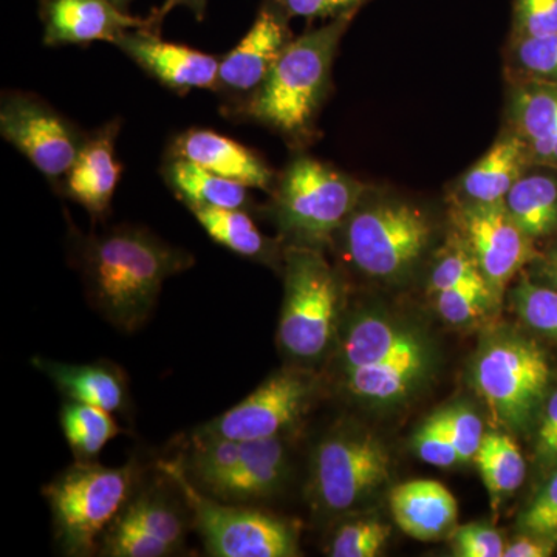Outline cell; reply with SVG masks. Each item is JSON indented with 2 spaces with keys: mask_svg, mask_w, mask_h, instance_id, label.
<instances>
[{
  "mask_svg": "<svg viewBox=\"0 0 557 557\" xmlns=\"http://www.w3.org/2000/svg\"><path fill=\"white\" fill-rule=\"evenodd\" d=\"M110 2H112L113 5L119 7L121 10L129 11V5L132 2H135V0H110Z\"/></svg>",
  "mask_w": 557,
  "mask_h": 557,
  "instance_id": "bcb514c9",
  "label": "cell"
},
{
  "mask_svg": "<svg viewBox=\"0 0 557 557\" xmlns=\"http://www.w3.org/2000/svg\"><path fill=\"white\" fill-rule=\"evenodd\" d=\"M542 276L547 278L553 288L557 289V248L548 252L547 258L542 260Z\"/></svg>",
  "mask_w": 557,
  "mask_h": 557,
  "instance_id": "f6af8a7d",
  "label": "cell"
},
{
  "mask_svg": "<svg viewBox=\"0 0 557 557\" xmlns=\"http://www.w3.org/2000/svg\"><path fill=\"white\" fill-rule=\"evenodd\" d=\"M391 511L403 533L435 541L456 523L458 507L448 487L435 480H412L392 490Z\"/></svg>",
  "mask_w": 557,
  "mask_h": 557,
  "instance_id": "44dd1931",
  "label": "cell"
},
{
  "mask_svg": "<svg viewBox=\"0 0 557 557\" xmlns=\"http://www.w3.org/2000/svg\"><path fill=\"white\" fill-rule=\"evenodd\" d=\"M166 156L183 157L220 177L271 193L276 174L256 150L209 129H188L172 139Z\"/></svg>",
  "mask_w": 557,
  "mask_h": 557,
  "instance_id": "ac0fdd59",
  "label": "cell"
},
{
  "mask_svg": "<svg viewBox=\"0 0 557 557\" xmlns=\"http://www.w3.org/2000/svg\"><path fill=\"white\" fill-rule=\"evenodd\" d=\"M431 237V222L416 205L369 200L366 194L335 240H341L351 267L366 276L395 278L416 265Z\"/></svg>",
  "mask_w": 557,
  "mask_h": 557,
  "instance_id": "5b68a950",
  "label": "cell"
},
{
  "mask_svg": "<svg viewBox=\"0 0 557 557\" xmlns=\"http://www.w3.org/2000/svg\"><path fill=\"white\" fill-rule=\"evenodd\" d=\"M424 369V351L343 370L344 383L354 397L386 403L405 397Z\"/></svg>",
  "mask_w": 557,
  "mask_h": 557,
  "instance_id": "4316f807",
  "label": "cell"
},
{
  "mask_svg": "<svg viewBox=\"0 0 557 557\" xmlns=\"http://www.w3.org/2000/svg\"><path fill=\"white\" fill-rule=\"evenodd\" d=\"M547 355L525 339H500L480 355L474 380L480 397L500 423L522 426L547 391Z\"/></svg>",
  "mask_w": 557,
  "mask_h": 557,
  "instance_id": "9c48e42d",
  "label": "cell"
},
{
  "mask_svg": "<svg viewBox=\"0 0 557 557\" xmlns=\"http://www.w3.org/2000/svg\"><path fill=\"white\" fill-rule=\"evenodd\" d=\"M530 150L515 131H505L490 150L465 172L457 186V201L504 203L509 189L531 166Z\"/></svg>",
  "mask_w": 557,
  "mask_h": 557,
  "instance_id": "ffe728a7",
  "label": "cell"
},
{
  "mask_svg": "<svg viewBox=\"0 0 557 557\" xmlns=\"http://www.w3.org/2000/svg\"><path fill=\"white\" fill-rule=\"evenodd\" d=\"M493 296L486 282L445 289V292L437 293L438 313L449 324H467L485 310Z\"/></svg>",
  "mask_w": 557,
  "mask_h": 557,
  "instance_id": "836d02e7",
  "label": "cell"
},
{
  "mask_svg": "<svg viewBox=\"0 0 557 557\" xmlns=\"http://www.w3.org/2000/svg\"><path fill=\"white\" fill-rule=\"evenodd\" d=\"M357 14L358 11H350L289 40L244 121L276 132L292 146L310 141L319 110L329 95L341 39Z\"/></svg>",
  "mask_w": 557,
  "mask_h": 557,
  "instance_id": "7a4b0ae2",
  "label": "cell"
},
{
  "mask_svg": "<svg viewBox=\"0 0 557 557\" xmlns=\"http://www.w3.org/2000/svg\"><path fill=\"white\" fill-rule=\"evenodd\" d=\"M135 465L106 468L78 461L44 487L65 555L100 552L101 539L134 496Z\"/></svg>",
  "mask_w": 557,
  "mask_h": 557,
  "instance_id": "277c9868",
  "label": "cell"
},
{
  "mask_svg": "<svg viewBox=\"0 0 557 557\" xmlns=\"http://www.w3.org/2000/svg\"><path fill=\"white\" fill-rule=\"evenodd\" d=\"M42 40L47 47L115 44L126 32L160 30L153 17H138L110 0H39Z\"/></svg>",
  "mask_w": 557,
  "mask_h": 557,
  "instance_id": "2e32d148",
  "label": "cell"
},
{
  "mask_svg": "<svg viewBox=\"0 0 557 557\" xmlns=\"http://www.w3.org/2000/svg\"><path fill=\"white\" fill-rule=\"evenodd\" d=\"M194 218L215 244L240 258L274 265L277 247L258 228L245 209L193 208Z\"/></svg>",
  "mask_w": 557,
  "mask_h": 557,
  "instance_id": "484cf974",
  "label": "cell"
},
{
  "mask_svg": "<svg viewBox=\"0 0 557 557\" xmlns=\"http://www.w3.org/2000/svg\"><path fill=\"white\" fill-rule=\"evenodd\" d=\"M61 426L73 456L78 461H91L116 435L121 434L112 412L70 401L61 410Z\"/></svg>",
  "mask_w": 557,
  "mask_h": 557,
  "instance_id": "f1b7e54d",
  "label": "cell"
},
{
  "mask_svg": "<svg viewBox=\"0 0 557 557\" xmlns=\"http://www.w3.org/2000/svg\"><path fill=\"white\" fill-rule=\"evenodd\" d=\"M285 298L277 341L292 358L310 361L329 350L336 332L341 282L321 249L284 251Z\"/></svg>",
  "mask_w": 557,
  "mask_h": 557,
  "instance_id": "8992f818",
  "label": "cell"
},
{
  "mask_svg": "<svg viewBox=\"0 0 557 557\" xmlns=\"http://www.w3.org/2000/svg\"><path fill=\"white\" fill-rule=\"evenodd\" d=\"M368 190L332 164L298 153L277 175L269 212L288 247L322 249L335 240Z\"/></svg>",
  "mask_w": 557,
  "mask_h": 557,
  "instance_id": "3957f363",
  "label": "cell"
},
{
  "mask_svg": "<svg viewBox=\"0 0 557 557\" xmlns=\"http://www.w3.org/2000/svg\"><path fill=\"white\" fill-rule=\"evenodd\" d=\"M161 471L182 491L205 549L214 557H288L298 555L295 528L244 504L205 496L186 474L183 461H166Z\"/></svg>",
  "mask_w": 557,
  "mask_h": 557,
  "instance_id": "52a82bcc",
  "label": "cell"
},
{
  "mask_svg": "<svg viewBox=\"0 0 557 557\" xmlns=\"http://www.w3.org/2000/svg\"><path fill=\"white\" fill-rule=\"evenodd\" d=\"M509 215L531 239L557 231V177L544 172H527L505 197Z\"/></svg>",
  "mask_w": 557,
  "mask_h": 557,
  "instance_id": "83f0119b",
  "label": "cell"
},
{
  "mask_svg": "<svg viewBox=\"0 0 557 557\" xmlns=\"http://www.w3.org/2000/svg\"><path fill=\"white\" fill-rule=\"evenodd\" d=\"M113 46L119 47L150 78L177 95L190 90H214L220 58L182 44L168 42L160 30L139 28L121 35Z\"/></svg>",
  "mask_w": 557,
  "mask_h": 557,
  "instance_id": "9a60e30c",
  "label": "cell"
},
{
  "mask_svg": "<svg viewBox=\"0 0 557 557\" xmlns=\"http://www.w3.org/2000/svg\"><path fill=\"white\" fill-rule=\"evenodd\" d=\"M520 527L525 533L557 541V471L534 498L531 507L523 512Z\"/></svg>",
  "mask_w": 557,
  "mask_h": 557,
  "instance_id": "ab89813d",
  "label": "cell"
},
{
  "mask_svg": "<svg viewBox=\"0 0 557 557\" xmlns=\"http://www.w3.org/2000/svg\"><path fill=\"white\" fill-rule=\"evenodd\" d=\"M461 245L478 263L494 296L536 259L533 239L520 230L505 203L457 201L453 212Z\"/></svg>",
  "mask_w": 557,
  "mask_h": 557,
  "instance_id": "7c38bea8",
  "label": "cell"
},
{
  "mask_svg": "<svg viewBox=\"0 0 557 557\" xmlns=\"http://www.w3.org/2000/svg\"><path fill=\"white\" fill-rule=\"evenodd\" d=\"M557 32V0H512L511 39Z\"/></svg>",
  "mask_w": 557,
  "mask_h": 557,
  "instance_id": "e575fe53",
  "label": "cell"
},
{
  "mask_svg": "<svg viewBox=\"0 0 557 557\" xmlns=\"http://www.w3.org/2000/svg\"><path fill=\"white\" fill-rule=\"evenodd\" d=\"M76 248L91 306L127 333L137 332L152 317L164 282L194 265L188 251L141 226H113L79 236Z\"/></svg>",
  "mask_w": 557,
  "mask_h": 557,
  "instance_id": "6da1fadb",
  "label": "cell"
},
{
  "mask_svg": "<svg viewBox=\"0 0 557 557\" xmlns=\"http://www.w3.org/2000/svg\"><path fill=\"white\" fill-rule=\"evenodd\" d=\"M417 454L421 460L437 468H450L460 463L453 442L443 429L440 416L429 418L416 435Z\"/></svg>",
  "mask_w": 557,
  "mask_h": 557,
  "instance_id": "74e56055",
  "label": "cell"
},
{
  "mask_svg": "<svg viewBox=\"0 0 557 557\" xmlns=\"http://www.w3.org/2000/svg\"><path fill=\"white\" fill-rule=\"evenodd\" d=\"M178 7L188 9L190 13L196 16L197 21H203L205 17H207L208 0H164L163 5L150 11V16H152L157 25L161 27L164 17H166L172 10L178 9Z\"/></svg>",
  "mask_w": 557,
  "mask_h": 557,
  "instance_id": "ee69618b",
  "label": "cell"
},
{
  "mask_svg": "<svg viewBox=\"0 0 557 557\" xmlns=\"http://www.w3.org/2000/svg\"><path fill=\"white\" fill-rule=\"evenodd\" d=\"M456 552L461 557H504V539L493 528L469 523L457 531Z\"/></svg>",
  "mask_w": 557,
  "mask_h": 557,
  "instance_id": "60d3db41",
  "label": "cell"
},
{
  "mask_svg": "<svg viewBox=\"0 0 557 557\" xmlns=\"http://www.w3.org/2000/svg\"><path fill=\"white\" fill-rule=\"evenodd\" d=\"M537 456L542 463H557V392L549 398L537 432Z\"/></svg>",
  "mask_w": 557,
  "mask_h": 557,
  "instance_id": "b9f144b4",
  "label": "cell"
},
{
  "mask_svg": "<svg viewBox=\"0 0 557 557\" xmlns=\"http://www.w3.org/2000/svg\"><path fill=\"white\" fill-rule=\"evenodd\" d=\"M516 306L530 327L557 338V289L525 278L516 289Z\"/></svg>",
  "mask_w": 557,
  "mask_h": 557,
  "instance_id": "d6a6232c",
  "label": "cell"
},
{
  "mask_svg": "<svg viewBox=\"0 0 557 557\" xmlns=\"http://www.w3.org/2000/svg\"><path fill=\"white\" fill-rule=\"evenodd\" d=\"M311 391L309 375L299 370H281L263 381L239 405L212 418L197 431L237 442L281 437L282 432L302 416Z\"/></svg>",
  "mask_w": 557,
  "mask_h": 557,
  "instance_id": "4fadbf2b",
  "label": "cell"
},
{
  "mask_svg": "<svg viewBox=\"0 0 557 557\" xmlns=\"http://www.w3.org/2000/svg\"><path fill=\"white\" fill-rule=\"evenodd\" d=\"M121 120L113 119L89 132L57 193L81 205L94 220L108 218L123 166L115 156Z\"/></svg>",
  "mask_w": 557,
  "mask_h": 557,
  "instance_id": "e0dca14e",
  "label": "cell"
},
{
  "mask_svg": "<svg viewBox=\"0 0 557 557\" xmlns=\"http://www.w3.org/2000/svg\"><path fill=\"white\" fill-rule=\"evenodd\" d=\"M555 549L556 539L527 533L505 548L504 557H548Z\"/></svg>",
  "mask_w": 557,
  "mask_h": 557,
  "instance_id": "7bdbcfd3",
  "label": "cell"
},
{
  "mask_svg": "<svg viewBox=\"0 0 557 557\" xmlns=\"http://www.w3.org/2000/svg\"><path fill=\"white\" fill-rule=\"evenodd\" d=\"M289 17L263 2L251 28L233 50L220 58L214 94L223 116L244 121L245 112L262 89L282 51L295 38Z\"/></svg>",
  "mask_w": 557,
  "mask_h": 557,
  "instance_id": "30bf717a",
  "label": "cell"
},
{
  "mask_svg": "<svg viewBox=\"0 0 557 557\" xmlns=\"http://www.w3.org/2000/svg\"><path fill=\"white\" fill-rule=\"evenodd\" d=\"M507 60L515 81L557 83V32L536 38L509 39Z\"/></svg>",
  "mask_w": 557,
  "mask_h": 557,
  "instance_id": "4dcf8cb0",
  "label": "cell"
},
{
  "mask_svg": "<svg viewBox=\"0 0 557 557\" xmlns=\"http://www.w3.org/2000/svg\"><path fill=\"white\" fill-rule=\"evenodd\" d=\"M443 429L453 442L460 461L472 460L483 440V424L478 413L467 408L443 410L438 413Z\"/></svg>",
  "mask_w": 557,
  "mask_h": 557,
  "instance_id": "8d00e7d4",
  "label": "cell"
},
{
  "mask_svg": "<svg viewBox=\"0 0 557 557\" xmlns=\"http://www.w3.org/2000/svg\"><path fill=\"white\" fill-rule=\"evenodd\" d=\"M287 478V453L281 437L242 442L240 461L219 500L249 504L276 493Z\"/></svg>",
  "mask_w": 557,
  "mask_h": 557,
  "instance_id": "603a6c76",
  "label": "cell"
},
{
  "mask_svg": "<svg viewBox=\"0 0 557 557\" xmlns=\"http://www.w3.org/2000/svg\"><path fill=\"white\" fill-rule=\"evenodd\" d=\"M479 282H486L485 277L480 273L478 263L469 255L468 249L460 245V247L450 249L438 260L432 271L431 288L432 292L440 293L461 287V285L479 284Z\"/></svg>",
  "mask_w": 557,
  "mask_h": 557,
  "instance_id": "d590c367",
  "label": "cell"
},
{
  "mask_svg": "<svg viewBox=\"0 0 557 557\" xmlns=\"http://www.w3.org/2000/svg\"><path fill=\"white\" fill-rule=\"evenodd\" d=\"M33 366L46 373L70 401L97 406L109 412H123L129 405L126 375L109 362L95 364H65L50 359L35 358Z\"/></svg>",
  "mask_w": 557,
  "mask_h": 557,
  "instance_id": "7402d4cb",
  "label": "cell"
},
{
  "mask_svg": "<svg viewBox=\"0 0 557 557\" xmlns=\"http://www.w3.org/2000/svg\"><path fill=\"white\" fill-rule=\"evenodd\" d=\"M391 458L370 435L338 434L318 446L313 460V493L329 512L354 508L388 478Z\"/></svg>",
  "mask_w": 557,
  "mask_h": 557,
  "instance_id": "8fae6325",
  "label": "cell"
},
{
  "mask_svg": "<svg viewBox=\"0 0 557 557\" xmlns=\"http://www.w3.org/2000/svg\"><path fill=\"white\" fill-rule=\"evenodd\" d=\"M285 16L307 21L335 20L350 11H359L370 0H263Z\"/></svg>",
  "mask_w": 557,
  "mask_h": 557,
  "instance_id": "f35d334b",
  "label": "cell"
},
{
  "mask_svg": "<svg viewBox=\"0 0 557 557\" xmlns=\"http://www.w3.org/2000/svg\"><path fill=\"white\" fill-rule=\"evenodd\" d=\"M474 460L486 490L494 498L515 493L525 480L527 465L522 450L508 435L498 432L483 435Z\"/></svg>",
  "mask_w": 557,
  "mask_h": 557,
  "instance_id": "f546056e",
  "label": "cell"
},
{
  "mask_svg": "<svg viewBox=\"0 0 557 557\" xmlns=\"http://www.w3.org/2000/svg\"><path fill=\"white\" fill-rule=\"evenodd\" d=\"M156 490L132 496L101 539L102 556L164 557L180 548L185 541V519L177 505Z\"/></svg>",
  "mask_w": 557,
  "mask_h": 557,
  "instance_id": "5bb4252c",
  "label": "cell"
},
{
  "mask_svg": "<svg viewBox=\"0 0 557 557\" xmlns=\"http://www.w3.org/2000/svg\"><path fill=\"white\" fill-rule=\"evenodd\" d=\"M161 175L177 199L189 209L226 208L248 211L252 208L249 196L251 188L212 174L183 157L166 156L161 166Z\"/></svg>",
  "mask_w": 557,
  "mask_h": 557,
  "instance_id": "cb8c5ba5",
  "label": "cell"
},
{
  "mask_svg": "<svg viewBox=\"0 0 557 557\" xmlns=\"http://www.w3.org/2000/svg\"><path fill=\"white\" fill-rule=\"evenodd\" d=\"M509 124L525 141L534 164L557 170V83L515 81Z\"/></svg>",
  "mask_w": 557,
  "mask_h": 557,
  "instance_id": "d6986e66",
  "label": "cell"
},
{
  "mask_svg": "<svg viewBox=\"0 0 557 557\" xmlns=\"http://www.w3.org/2000/svg\"><path fill=\"white\" fill-rule=\"evenodd\" d=\"M412 333L376 317H361L348 325L339 346L343 370L373 364L420 350Z\"/></svg>",
  "mask_w": 557,
  "mask_h": 557,
  "instance_id": "d4e9b609",
  "label": "cell"
},
{
  "mask_svg": "<svg viewBox=\"0 0 557 557\" xmlns=\"http://www.w3.org/2000/svg\"><path fill=\"white\" fill-rule=\"evenodd\" d=\"M391 528L379 520H355L338 528L330 544L333 557H375L386 545Z\"/></svg>",
  "mask_w": 557,
  "mask_h": 557,
  "instance_id": "1f68e13d",
  "label": "cell"
},
{
  "mask_svg": "<svg viewBox=\"0 0 557 557\" xmlns=\"http://www.w3.org/2000/svg\"><path fill=\"white\" fill-rule=\"evenodd\" d=\"M0 134L27 157L57 190L78 157L89 132L38 95L3 91L0 101Z\"/></svg>",
  "mask_w": 557,
  "mask_h": 557,
  "instance_id": "ba28073f",
  "label": "cell"
}]
</instances>
